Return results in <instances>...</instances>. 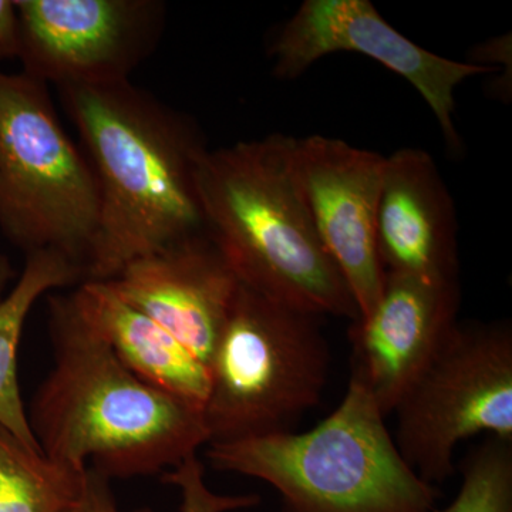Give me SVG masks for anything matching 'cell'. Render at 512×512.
Wrapping results in <instances>:
<instances>
[{"label": "cell", "instance_id": "10", "mask_svg": "<svg viewBox=\"0 0 512 512\" xmlns=\"http://www.w3.org/2000/svg\"><path fill=\"white\" fill-rule=\"evenodd\" d=\"M288 157L319 241L365 318L384 284L376 217L386 157L325 136L289 137Z\"/></svg>", "mask_w": 512, "mask_h": 512}, {"label": "cell", "instance_id": "14", "mask_svg": "<svg viewBox=\"0 0 512 512\" xmlns=\"http://www.w3.org/2000/svg\"><path fill=\"white\" fill-rule=\"evenodd\" d=\"M70 298L84 322L138 379L161 392L204 407L208 367L143 312L128 305L104 281H83Z\"/></svg>", "mask_w": 512, "mask_h": 512}, {"label": "cell", "instance_id": "3", "mask_svg": "<svg viewBox=\"0 0 512 512\" xmlns=\"http://www.w3.org/2000/svg\"><path fill=\"white\" fill-rule=\"evenodd\" d=\"M288 143L272 134L207 150L197 173L205 234L242 285L319 318L355 322L356 303L293 181Z\"/></svg>", "mask_w": 512, "mask_h": 512}, {"label": "cell", "instance_id": "19", "mask_svg": "<svg viewBox=\"0 0 512 512\" xmlns=\"http://www.w3.org/2000/svg\"><path fill=\"white\" fill-rule=\"evenodd\" d=\"M66 512H126L121 510L110 487V478L103 476L94 468H87L82 494ZM133 512H153L150 508H141Z\"/></svg>", "mask_w": 512, "mask_h": 512}, {"label": "cell", "instance_id": "18", "mask_svg": "<svg viewBox=\"0 0 512 512\" xmlns=\"http://www.w3.org/2000/svg\"><path fill=\"white\" fill-rule=\"evenodd\" d=\"M165 484L175 485L181 493L180 512H231L259 504V495H221L205 483V467L200 458L188 457L180 466L165 471Z\"/></svg>", "mask_w": 512, "mask_h": 512}, {"label": "cell", "instance_id": "17", "mask_svg": "<svg viewBox=\"0 0 512 512\" xmlns=\"http://www.w3.org/2000/svg\"><path fill=\"white\" fill-rule=\"evenodd\" d=\"M461 474L456 498L434 512H512V440L487 437L468 453Z\"/></svg>", "mask_w": 512, "mask_h": 512}, {"label": "cell", "instance_id": "11", "mask_svg": "<svg viewBox=\"0 0 512 512\" xmlns=\"http://www.w3.org/2000/svg\"><path fill=\"white\" fill-rule=\"evenodd\" d=\"M460 279L384 274L379 301L352 323V377L390 416L457 325Z\"/></svg>", "mask_w": 512, "mask_h": 512}, {"label": "cell", "instance_id": "8", "mask_svg": "<svg viewBox=\"0 0 512 512\" xmlns=\"http://www.w3.org/2000/svg\"><path fill=\"white\" fill-rule=\"evenodd\" d=\"M23 73L40 82H127L156 50L165 26L158 0H15Z\"/></svg>", "mask_w": 512, "mask_h": 512}, {"label": "cell", "instance_id": "2", "mask_svg": "<svg viewBox=\"0 0 512 512\" xmlns=\"http://www.w3.org/2000/svg\"><path fill=\"white\" fill-rule=\"evenodd\" d=\"M49 332L55 362L28 412L47 458L74 470L92 467L110 480L147 477L210 444L201 407L138 379L70 295L50 298Z\"/></svg>", "mask_w": 512, "mask_h": 512}, {"label": "cell", "instance_id": "9", "mask_svg": "<svg viewBox=\"0 0 512 512\" xmlns=\"http://www.w3.org/2000/svg\"><path fill=\"white\" fill-rule=\"evenodd\" d=\"M339 52L369 57L412 84L429 104L451 150L461 148L453 121L457 87L497 70L423 49L390 26L369 0H305L268 47L275 76L285 80Z\"/></svg>", "mask_w": 512, "mask_h": 512}, {"label": "cell", "instance_id": "5", "mask_svg": "<svg viewBox=\"0 0 512 512\" xmlns=\"http://www.w3.org/2000/svg\"><path fill=\"white\" fill-rule=\"evenodd\" d=\"M318 319L239 284L208 363L210 444L292 431L318 406L330 365Z\"/></svg>", "mask_w": 512, "mask_h": 512}, {"label": "cell", "instance_id": "20", "mask_svg": "<svg viewBox=\"0 0 512 512\" xmlns=\"http://www.w3.org/2000/svg\"><path fill=\"white\" fill-rule=\"evenodd\" d=\"M22 37L15 0H0V60L20 56Z\"/></svg>", "mask_w": 512, "mask_h": 512}, {"label": "cell", "instance_id": "7", "mask_svg": "<svg viewBox=\"0 0 512 512\" xmlns=\"http://www.w3.org/2000/svg\"><path fill=\"white\" fill-rule=\"evenodd\" d=\"M393 413L400 454L433 487L456 473L461 441L512 440L511 323L457 322Z\"/></svg>", "mask_w": 512, "mask_h": 512}, {"label": "cell", "instance_id": "21", "mask_svg": "<svg viewBox=\"0 0 512 512\" xmlns=\"http://www.w3.org/2000/svg\"><path fill=\"white\" fill-rule=\"evenodd\" d=\"M15 278V271L10 265L8 256L0 251V301L5 298L6 293L9 292L10 282Z\"/></svg>", "mask_w": 512, "mask_h": 512}, {"label": "cell", "instance_id": "6", "mask_svg": "<svg viewBox=\"0 0 512 512\" xmlns=\"http://www.w3.org/2000/svg\"><path fill=\"white\" fill-rule=\"evenodd\" d=\"M99 224L92 165L67 136L49 86L0 70V227L29 252H60L86 272Z\"/></svg>", "mask_w": 512, "mask_h": 512}, {"label": "cell", "instance_id": "4", "mask_svg": "<svg viewBox=\"0 0 512 512\" xmlns=\"http://www.w3.org/2000/svg\"><path fill=\"white\" fill-rule=\"evenodd\" d=\"M215 470L274 487L284 512H434L437 491L407 464L369 390L350 376L338 409L305 433L208 444Z\"/></svg>", "mask_w": 512, "mask_h": 512}, {"label": "cell", "instance_id": "16", "mask_svg": "<svg viewBox=\"0 0 512 512\" xmlns=\"http://www.w3.org/2000/svg\"><path fill=\"white\" fill-rule=\"evenodd\" d=\"M87 468L55 463L0 426V512H66L82 494Z\"/></svg>", "mask_w": 512, "mask_h": 512}, {"label": "cell", "instance_id": "13", "mask_svg": "<svg viewBox=\"0 0 512 512\" xmlns=\"http://www.w3.org/2000/svg\"><path fill=\"white\" fill-rule=\"evenodd\" d=\"M457 217L433 157L402 148L386 157L376 217L384 274L458 279Z\"/></svg>", "mask_w": 512, "mask_h": 512}, {"label": "cell", "instance_id": "1", "mask_svg": "<svg viewBox=\"0 0 512 512\" xmlns=\"http://www.w3.org/2000/svg\"><path fill=\"white\" fill-rule=\"evenodd\" d=\"M99 190L86 281L204 232L197 173L204 138L180 111L127 82L57 87Z\"/></svg>", "mask_w": 512, "mask_h": 512}, {"label": "cell", "instance_id": "12", "mask_svg": "<svg viewBox=\"0 0 512 512\" xmlns=\"http://www.w3.org/2000/svg\"><path fill=\"white\" fill-rule=\"evenodd\" d=\"M104 282L207 367L241 284L205 231L130 262Z\"/></svg>", "mask_w": 512, "mask_h": 512}, {"label": "cell", "instance_id": "15", "mask_svg": "<svg viewBox=\"0 0 512 512\" xmlns=\"http://www.w3.org/2000/svg\"><path fill=\"white\" fill-rule=\"evenodd\" d=\"M86 281L82 265L60 252L26 254L22 274L0 301V426L32 450H40L28 410L22 400L18 379V352L26 320L36 302L47 292Z\"/></svg>", "mask_w": 512, "mask_h": 512}]
</instances>
